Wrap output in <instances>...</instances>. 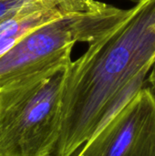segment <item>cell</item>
<instances>
[{"mask_svg":"<svg viewBox=\"0 0 155 156\" xmlns=\"http://www.w3.org/2000/svg\"><path fill=\"white\" fill-rule=\"evenodd\" d=\"M155 63V0L89 44L69 63L55 156H72L145 86Z\"/></svg>","mask_w":155,"mask_h":156,"instance_id":"6da1fadb","label":"cell"},{"mask_svg":"<svg viewBox=\"0 0 155 156\" xmlns=\"http://www.w3.org/2000/svg\"><path fill=\"white\" fill-rule=\"evenodd\" d=\"M71 52L0 85V156H51Z\"/></svg>","mask_w":155,"mask_h":156,"instance_id":"7a4b0ae2","label":"cell"},{"mask_svg":"<svg viewBox=\"0 0 155 156\" xmlns=\"http://www.w3.org/2000/svg\"><path fill=\"white\" fill-rule=\"evenodd\" d=\"M134 6H99L56 19L27 34L0 57V85L72 52L78 42L91 43L127 19Z\"/></svg>","mask_w":155,"mask_h":156,"instance_id":"3957f363","label":"cell"},{"mask_svg":"<svg viewBox=\"0 0 155 156\" xmlns=\"http://www.w3.org/2000/svg\"><path fill=\"white\" fill-rule=\"evenodd\" d=\"M77 156H155V94L142 88Z\"/></svg>","mask_w":155,"mask_h":156,"instance_id":"277c9868","label":"cell"},{"mask_svg":"<svg viewBox=\"0 0 155 156\" xmlns=\"http://www.w3.org/2000/svg\"><path fill=\"white\" fill-rule=\"evenodd\" d=\"M96 0H28L0 20V57L35 29L99 6Z\"/></svg>","mask_w":155,"mask_h":156,"instance_id":"5b68a950","label":"cell"},{"mask_svg":"<svg viewBox=\"0 0 155 156\" xmlns=\"http://www.w3.org/2000/svg\"><path fill=\"white\" fill-rule=\"evenodd\" d=\"M146 82H148V84H149L148 86L151 88V90L154 92L155 94V63L149 72Z\"/></svg>","mask_w":155,"mask_h":156,"instance_id":"8992f818","label":"cell"},{"mask_svg":"<svg viewBox=\"0 0 155 156\" xmlns=\"http://www.w3.org/2000/svg\"><path fill=\"white\" fill-rule=\"evenodd\" d=\"M129 1H131V2H132V3H134L135 5H137V4L141 3L142 1H143V0H129Z\"/></svg>","mask_w":155,"mask_h":156,"instance_id":"52a82bcc","label":"cell"}]
</instances>
